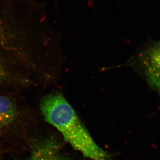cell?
Listing matches in <instances>:
<instances>
[{
	"label": "cell",
	"mask_w": 160,
	"mask_h": 160,
	"mask_svg": "<svg viewBox=\"0 0 160 160\" xmlns=\"http://www.w3.org/2000/svg\"><path fill=\"white\" fill-rule=\"evenodd\" d=\"M40 107L45 120L61 132L67 142L85 157L110 160L96 143L72 107L63 95L54 92L43 97Z\"/></svg>",
	"instance_id": "1"
},
{
	"label": "cell",
	"mask_w": 160,
	"mask_h": 160,
	"mask_svg": "<svg viewBox=\"0 0 160 160\" xmlns=\"http://www.w3.org/2000/svg\"><path fill=\"white\" fill-rule=\"evenodd\" d=\"M136 64L148 86L160 95V39L140 52Z\"/></svg>",
	"instance_id": "2"
},
{
	"label": "cell",
	"mask_w": 160,
	"mask_h": 160,
	"mask_svg": "<svg viewBox=\"0 0 160 160\" xmlns=\"http://www.w3.org/2000/svg\"><path fill=\"white\" fill-rule=\"evenodd\" d=\"M18 115L14 102L9 98L0 95V132L14 124Z\"/></svg>",
	"instance_id": "3"
},
{
	"label": "cell",
	"mask_w": 160,
	"mask_h": 160,
	"mask_svg": "<svg viewBox=\"0 0 160 160\" xmlns=\"http://www.w3.org/2000/svg\"><path fill=\"white\" fill-rule=\"evenodd\" d=\"M26 160H67L60 154L54 145L45 143L36 148L30 157Z\"/></svg>",
	"instance_id": "4"
},
{
	"label": "cell",
	"mask_w": 160,
	"mask_h": 160,
	"mask_svg": "<svg viewBox=\"0 0 160 160\" xmlns=\"http://www.w3.org/2000/svg\"><path fill=\"white\" fill-rule=\"evenodd\" d=\"M7 70L0 58V82L4 81L7 78Z\"/></svg>",
	"instance_id": "5"
}]
</instances>
